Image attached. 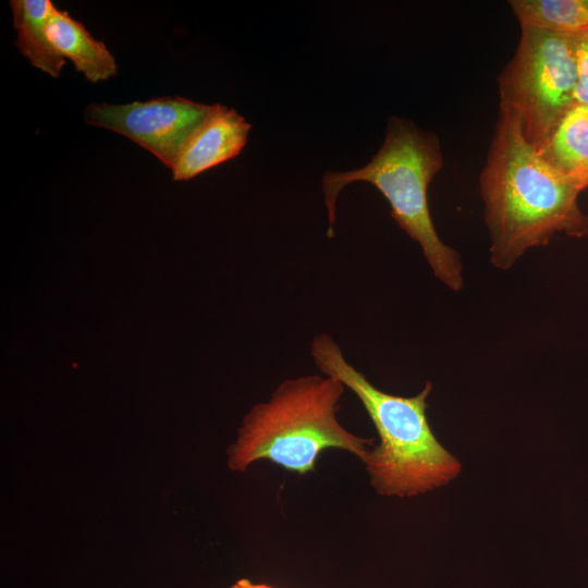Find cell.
Segmentation results:
<instances>
[{
  "instance_id": "30bf717a",
  "label": "cell",
  "mask_w": 588,
  "mask_h": 588,
  "mask_svg": "<svg viewBox=\"0 0 588 588\" xmlns=\"http://www.w3.org/2000/svg\"><path fill=\"white\" fill-rule=\"evenodd\" d=\"M538 152L558 171L588 187V106L575 103Z\"/></svg>"
},
{
  "instance_id": "5b68a950",
  "label": "cell",
  "mask_w": 588,
  "mask_h": 588,
  "mask_svg": "<svg viewBox=\"0 0 588 588\" xmlns=\"http://www.w3.org/2000/svg\"><path fill=\"white\" fill-rule=\"evenodd\" d=\"M498 82L500 109L516 115L524 137L540 150L576 103L574 36L522 27L516 51Z\"/></svg>"
},
{
  "instance_id": "6da1fadb",
  "label": "cell",
  "mask_w": 588,
  "mask_h": 588,
  "mask_svg": "<svg viewBox=\"0 0 588 588\" xmlns=\"http://www.w3.org/2000/svg\"><path fill=\"white\" fill-rule=\"evenodd\" d=\"M586 188L547 162L524 137L516 115L500 109L480 175L492 264L509 269L558 232L587 236L588 216L577 201Z\"/></svg>"
},
{
  "instance_id": "7a4b0ae2",
  "label": "cell",
  "mask_w": 588,
  "mask_h": 588,
  "mask_svg": "<svg viewBox=\"0 0 588 588\" xmlns=\"http://www.w3.org/2000/svg\"><path fill=\"white\" fill-rule=\"evenodd\" d=\"M310 354L324 376L339 380L357 396L377 430L380 441L364 464L379 494L414 497L458 475L461 463L438 441L427 419L430 382L411 397L385 393L346 360L328 333L314 338Z\"/></svg>"
},
{
  "instance_id": "52a82bcc",
  "label": "cell",
  "mask_w": 588,
  "mask_h": 588,
  "mask_svg": "<svg viewBox=\"0 0 588 588\" xmlns=\"http://www.w3.org/2000/svg\"><path fill=\"white\" fill-rule=\"evenodd\" d=\"M252 125L234 109L216 103L183 146L171 168L174 181H187L238 156Z\"/></svg>"
},
{
  "instance_id": "8992f818",
  "label": "cell",
  "mask_w": 588,
  "mask_h": 588,
  "mask_svg": "<svg viewBox=\"0 0 588 588\" xmlns=\"http://www.w3.org/2000/svg\"><path fill=\"white\" fill-rule=\"evenodd\" d=\"M213 105L163 97L123 105L93 103L86 123L123 135L157 157L170 170L183 146Z\"/></svg>"
},
{
  "instance_id": "9c48e42d",
  "label": "cell",
  "mask_w": 588,
  "mask_h": 588,
  "mask_svg": "<svg viewBox=\"0 0 588 588\" xmlns=\"http://www.w3.org/2000/svg\"><path fill=\"white\" fill-rule=\"evenodd\" d=\"M10 7L17 33L15 45L20 52L33 66L54 78L59 77L65 58L54 49L47 32L53 3L50 0H12Z\"/></svg>"
},
{
  "instance_id": "277c9868",
  "label": "cell",
  "mask_w": 588,
  "mask_h": 588,
  "mask_svg": "<svg viewBox=\"0 0 588 588\" xmlns=\"http://www.w3.org/2000/svg\"><path fill=\"white\" fill-rule=\"evenodd\" d=\"M442 166L443 155L436 134L418 128L407 119L391 117L382 146L365 167L323 174L327 235H333L340 192L350 183L368 182L389 201L397 225L420 245L434 275L451 290L460 291L463 286L460 256L439 237L428 205V186Z\"/></svg>"
},
{
  "instance_id": "4fadbf2b",
  "label": "cell",
  "mask_w": 588,
  "mask_h": 588,
  "mask_svg": "<svg viewBox=\"0 0 588 588\" xmlns=\"http://www.w3.org/2000/svg\"><path fill=\"white\" fill-rule=\"evenodd\" d=\"M230 588H274L267 584H255L247 578L236 580Z\"/></svg>"
},
{
  "instance_id": "ba28073f",
  "label": "cell",
  "mask_w": 588,
  "mask_h": 588,
  "mask_svg": "<svg viewBox=\"0 0 588 588\" xmlns=\"http://www.w3.org/2000/svg\"><path fill=\"white\" fill-rule=\"evenodd\" d=\"M47 32L54 49L70 59L76 71L90 83L117 75L118 64L110 50L69 12L54 7L47 21Z\"/></svg>"
},
{
  "instance_id": "3957f363",
  "label": "cell",
  "mask_w": 588,
  "mask_h": 588,
  "mask_svg": "<svg viewBox=\"0 0 588 588\" xmlns=\"http://www.w3.org/2000/svg\"><path fill=\"white\" fill-rule=\"evenodd\" d=\"M345 387L329 376L307 375L281 382L268 401L245 415L237 438L228 449V465L245 471L258 461L285 470L313 471L327 449L344 450L363 463L373 439L358 437L338 420Z\"/></svg>"
},
{
  "instance_id": "8fae6325",
  "label": "cell",
  "mask_w": 588,
  "mask_h": 588,
  "mask_svg": "<svg viewBox=\"0 0 588 588\" xmlns=\"http://www.w3.org/2000/svg\"><path fill=\"white\" fill-rule=\"evenodd\" d=\"M522 27L578 36L588 32V0L509 1Z\"/></svg>"
},
{
  "instance_id": "7c38bea8",
  "label": "cell",
  "mask_w": 588,
  "mask_h": 588,
  "mask_svg": "<svg viewBox=\"0 0 588 588\" xmlns=\"http://www.w3.org/2000/svg\"><path fill=\"white\" fill-rule=\"evenodd\" d=\"M577 63L576 103L588 106V32L574 36Z\"/></svg>"
}]
</instances>
